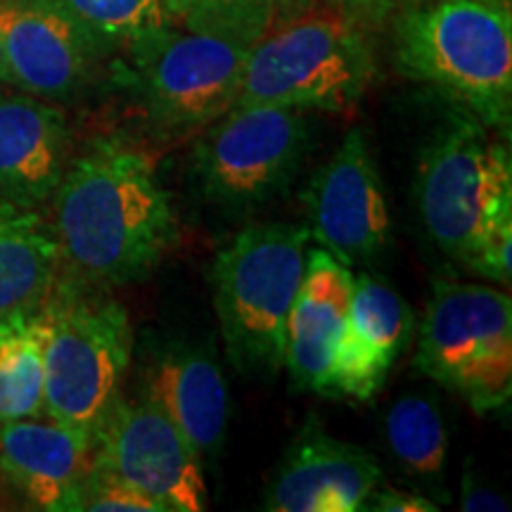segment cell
<instances>
[{
	"instance_id": "cell-12",
	"label": "cell",
	"mask_w": 512,
	"mask_h": 512,
	"mask_svg": "<svg viewBox=\"0 0 512 512\" xmlns=\"http://www.w3.org/2000/svg\"><path fill=\"white\" fill-rule=\"evenodd\" d=\"M309 233L344 266H368L392 242L384 185L358 128L344 136L337 152L313 174L304 192Z\"/></svg>"
},
{
	"instance_id": "cell-19",
	"label": "cell",
	"mask_w": 512,
	"mask_h": 512,
	"mask_svg": "<svg viewBox=\"0 0 512 512\" xmlns=\"http://www.w3.org/2000/svg\"><path fill=\"white\" fill-rule=\"evenodd\" d=\"M60 275V245L41 209L0 197V318L38 311Z\"/></svg>"
},
{
	"instance_id": "cell-17",
	"label": "cell",
	"mask_w": 512,
	"mask_h": 512,
	"mask_svg": "<svg viewBox=\"0 0 512 512\" xmlns=\"http://www.w3.org/2000/svg\"><path fill=\"white\" fill-rule=\"evenodd\" d=\"M72 128L55 102L0 88V197L38 209L72 162Z\"/></svg>"
},
{
	"instance_id": "cell-10",
	"label": "cell",
	"mask_w": 512,
	"mask_h": 512,
	"mask_svg": "<svg viewBox=\"0 0 512 512\" xmlns=\"http://www.w3.org/2000/svg\"><path fill=\"white\" fill-rule=\"evenodd\" d=\"M0 43L10 86L48 102L83 98L117 55L60 0H0Z\"/></svg>"
},
{
	"instance_id": "cell-14",
	"label": "cell",
	"mask_w": 512,
	"mask_h": 512,
	"mask_svg": "<svg viewBox=\"0 0 512 512\" xmlns=\"http://www.w3.org/2000/svg\"><path fill=\"white\" fill-rule=\"evenodd\" d=\"M140 399L171 420L202 463L219 456L228 432L230 396L211 349L183 339L159 344L140 368Z\"/></svg>"
},
{
	"instance_id": "cell-25",
	"label": "cell",
	"mask_w": 512,
	"mask_h": 512,
	"mask_svg": "<svg viewBox=\"0 0 512 512\" xmlns=\"http://www.w3.org/2000/svg\"><path fill=\"white\" fill-rule=\"evenodd\" d=\"M375 512H434L439 505H434L427 496L413 494V491L392 489V486H377L373 494L368 496L366 508Z\"/></svg>"
},
{
	"instance_id": "cell-7",
	"label": "cell",
	"mask_w": 512,
	"mask_h": 512,
	"mask_svg": "<svg viewBox=\"0 0 512 512\" xmlns=\"http://www.w3.org/2000/svg\"><path fill=\"white\" fill-rule=\"evenodd\" d=\"M249 43L178 24L152 31L112 62L157 138H188L226 114L238 98Z\"/></svg>"
},
{
	"instance_id": "cell-21",
	"label": "cell",
	"mask_w": 512,
	"mask_h": 512,
	"mask_svg": "<svg viewBox=\"0 0 512 512\" xmlns=\"http://www.w3.org/2000/svg\"><path fill=\"white\" fill-rule=\"evenodd\" d=\"M389 451L408 475L434 482L448 460V427L439 401L427 394H403L384 418Z\"/></svg>"
},
{
	"instance_id": "cell-28",
	"label": "cell",
	"mask_w": 512,
	"mask_h": 512,
	"mask_svg": "<svg viewBox=\"0 0 512 512\" xmlns=\"http://www.w3.org/2000/svg\"><path fill=\"white\" fill-rule=\"evenodd\" d=\"M0 86H10V74H8V64H5L3 43H0Z\"/></svg>"
},
{
	"instance_id": "cell-18",
	"label": "cell",
	"mask_w": 512,
	"mask_h": 512,
	"mask_svg": "<svg viewBox=\"0 0 512 512\" xmlns=\"http://www.w3.org/2000/svg\"><path fill=\"white\" fill-rule=\"evenodd\" d=\"M354 275L328 249H306L304 278L287 318L285 370L292 392L328 394L332 358L349 316Z\"/></svg>"
},
{
	"instance_id": "cell-9",
	"label": "cell",
	"mask_w": 512,
	"mask_h": 512,
	"mask_svg": "<svg viewBox=\"0 0 512 512\" xmlns=\"http://www.w3.org/2000/svg\"><path fill=\"white\" fill-rule=\"evenodd\" d=\"M311 150L302 110L235 105L202 128L190 152V178L219 209L264 207L290 188Z\"/></svg>"
},
{
	"instance_id": "cell-15",
	"label": "cell",
	"mask_w": 512,
	"mask_h": 512,
	"mask_svg": "<svg viewBox=\"0 0 512 512\" xmlns=\"http://www.w3.org/2000/svg\"><path fill=\"white\" fill-rule=\"evenodd\" d=\"M413 332L415 316L406 299L375 275H358L325 396L373 399L411 344Z\"/></svg>"
},
{
	"instance_id": "cell-27",
	"label": "cell",
	"mask_w": 512,
	"mask_h": 512,
	"mask_svg": "<svg viewBox=\"0 0 512 512\" xmlns=\"http://www.w3.org/2000/svg\"><path fill=\"white\" fill-rule=\"evenodd\" d=\"M463 508L465 510H510V505L501 496L489 491L482 484L472 482V477H463Z\"/></svg>"
},
{
	"instance_id": "cell-16",
	"label": "cell",
	"mask_w": 512,
	"mask_h": 512,
	"mask_svg": "<svg viewBox=\"0 0 512 512\" xmlns=\"http://www.w3.org/2000/svg\"><path fill=\"white\" fill-rule=\"evenodd\" d=\"M95 444L50 418L0 425V475L34 510L79 512Z\"/></svg>"
},
{
	"instance_id": "cell-11",
	"label": "cell",
	"mask_w": 512,
	"mask_h": 512,
	"mask_svg": "<svg viewBox=\"0 0 512 512\" xmlns=\"http://www.w3.org/2000/svg\"><path fill=\"white\" fill-rule=\"evenodd\" d=\"M93 467L112 472L162 512H202L209 494L202 460L150 401L119 396L95 437Z\"/></svg>"
},
{
	"instance_id": "cell-8",
	"label": "cell",
	"mask_w": 512,
	"mask_h": 512,
	"mask_svg": "<svg viewBox=\"0 0 512 512\" xmlns=\"http://www.w3.org/2000/svg\"><path fill=\"white\" fill-rule=\"evenodd\" d=\"M413 366L475 413L512 396V302L501 287L437 280L420 323Z\"/></svg>"
},
{
	"instance_id": "cell-23",
	"label": "cell",
	"mask_w": 512,
	"mask_h": 512,
	"mask_svg": "<svg viewBox=\"0 0 512 512\" xmlns=\"http://www.w3.org/2000/svg\"><path fill=\"white\" fill-rule=\"evenodd\" d=\"M60 3L102 41L110 43L117 53L138 38L174 24L162 0H60Z\"/></svg>"
},
{
	"instance_id": "cell-2",
	"label": "cell",
	"mask_w": 512,
	"mask_h": 512,
	"mask_svg": "<svg viewBox=\"0 0 512 512\" xmlns=\"http://www.w3.org/2000/svg\"><path fill=\"white\" fill-rule=\"evenodd\" d=\"M415 197L427 238L448 261L510 285L512 164L491 128L453 114L422 150Z\"/></svg>"
},
{
	"instance_id": "cell-13",
	"label": "cell",
	"mask_w": 512,
	"mask_h": 512,
	"mask_svg": "<svg viewBox=\"0 0 512 512\" xmlns=\"http://www.w3.org/2000/svg\"><path fill=\"white\" fill-rule=\"evenodd\" d=\"M382 484L373 453L323 430L316 415L275 465L264 494V510L273 512H356Z\"/></svg>"
},
{
	"instance_id": "cell-20",
	"label": "cell",
	"mask_w": 512,
	"mask_h": 512,
	"mask_svg": "<svg viewBox=\"0 0 512 512\" xmlns=\"http://www.w3.org/2000/svg\"><path fill=\"white\" fill-rule=\"evenodd\" d=\"M46 339L43 306L0 318V425L46 418Z\"/></svg>"
},
{
	"instance_id": "cell-24",
	"label": "cell",
	"mask_w": 512,
	"mask_h": 512,
	"mask_svg": "<svg viewBox=\"0 0 512 512\" xmlns=\"http://www.w3.org/2000/svg\"><path fill=\"white\" fill-rule=\"evenodd\" d=\"M79 512H162V508L136 486L93 467L83 486Z\"/></svg>"
},
{
	"instance_id": "cell-5",
	"label": "cell",
	"mask_w": 512,
	"mask_h": 512,
	"mask_svg": "<svg viewBox=\"0 0 512 512\" xmlns=\"http://www.w3.org/2000/svg\"><path fill=\"white\" fill-rule=\"evenodd\" d=\"M309 240L299 223H254L216 254L214 306L226 356L240 375L268 380L285 368L287 318Z\"/></svg>"
},
{
	"instance_id": "cell-26",
	"label": "cell",
	"mask_w": 512,
	"mask_h": 512,
	"mask_svg": "<svg viewBox=\"0 0 512 512\" xmlns=\"http://www.w3.org/2000/svg\"><path fill=\"white\" fill-rule=\"evenodd\" d=\"M328 3L344 10L354 19H368V22L373 19V22H377V19L387 17L389 12L406 10L420 3V0H328Z\"/></svg>"
},
{
	"instance_id": "cell-22",
	"label": "cell",
	"mask_w": 512,
	"mask_h": 512,
	"mask_svg": "<svg viewBox=\"0 0 512 512\" xmlns=\"http://www.w3.org/2000/svg\"><path fill=\"white\" fill-rule=\"evenodd\" d=\"M171 22L192 31L238 38L249 46L259 41L283 12L306 0H162Z\"/></svg>"
},
{
	"instance_id": "cell-1",
	"label": "cell",
	"mask_w": 512,
	"mask_h": 512,
	"mask_svg": "<svg viewBox=\"0 0 512 512\" xmlns=\"http://www.w3.org/2000/svg\"><path fill=\"white\" fill-rule=\"evenodd\" d=\"M50 202L60 273L98 290L147 278L181 235L152 157L121 136L72 157Z\"/></svg>"
},
{
	"instance_id": "cell-6",
	"label": "cell",
	"mask_w": 512,
	"mask_h": 512,
	"mask_svg": "<svg viewBox=\"0 0 512 512\" xmlns=\"http://www.w3.org/2000/svg\"><path fill=\"white\" fill-rule=\"evenodd\" d=\"M43 316L48 325L43 411L95 444L131 368V318L107 290L64 273L57 275Z\"/></svg>"
},
{
	"instance_id": "cell-4",
	"label": "cell",
	"mask_w": 512,
	"mask_h": 512,
	"mask_svg": "<svg viewBox=\"0 0 512 512\" xmlns=\"http://www.w3.org/2000/svg\"><path fill=\"white\" fill-rule=\"evenodd\" d=\"M373 74L358 19L335 5L304 3L283 12L249 48L235 105L349 112Z\"/></svg>"
},
{
	"instance_id": "cell-3",
	"label": "cell",
	"mask_w": 512,
	"mask_h": 512,
	"mask_svg": "<svg viewBox=\"0 0 512 512\" xmlns=\"http://www.w3.org/2000/svg\"><path fill=\"white\" fill-rule=\"evenodd\" d=\"M394 60L498 133L510 131L512 19L491 0H434L406 8L394 24Z\"/></svg>"
}]
</instances>
